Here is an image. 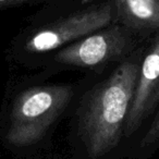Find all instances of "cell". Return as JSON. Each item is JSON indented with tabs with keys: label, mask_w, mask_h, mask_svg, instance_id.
<instances>
[{
	"label": "cell",
	"mask_w": 159,
	"mask_h": 159,
	"mask_svg": "<svg viewBox=\"0 0 159 159\" xmlns=\"http://www.w3.org/2000/svg\"><path fill=\"white\" fill-rule=\"evenodd\" d=\"M111 23L109 0H50L30 16L10 42L6 58L36 72L58 50Z\"/></svg>",
	"instance_id": "2"
},
{
	"label": "cell",
	"mask_w": 159,
	"mask_h": 159,
	"mask_svg": "<svg viewBox=\"0 0 159 159\" xmlns=\"http://www.w3.org/2000/svg\"><path fill=\"white\" fill-rule=\"evenodd\" d=\"M143 44L130 57L102 74H89L73 108L75 135L89 158L106 156L124 137Z\"/></svg>",
	"instance_id": "1"
},
{
	"label": "cell",
	"mask_w": 159,
	"mask_h": 159,
	"mask_svg": "<svg viewBox=\"0 0 159 159\" xmlns=\"http://www.w3.org/2000/svg\"><path fill=\"white\" fill-rule=\"evenodd\" d=\"M89 74L73 82H53L35 72L9 81L5 96L6 142L12 147H32L72 112Z\"/></svg>",
	"instance_id": "3"
},
{
	"label": "cell",
	"mask_w": 159,
	"mask_h": 159,
	"mask_svg": "<svg viewBox=\"0 0 159 159\" xmlns=\"http://www.w3.org/2000/svg\"><path fill=\"white\" fill-rule=\"evenodd\" d=\"M50 0H0V10H8L13 8L31 5H43Z\"/></svg>",
	"instance_id": "8"
},
{
	"label": "cell",
	"mask_w": 159,
	"mask_h": 159,
	"mask_svg": "<svg viewBox=\"0 0 159 159\" xmlns=\"http://www.w3.org/2000/svg\"><path fill=\"white\" fill-rule=\"evenodd\" d=\"M113 23L147 39L159 32V0H109Z\"/></svg>",
	"instance_id": "6"
},
{
	"label": "cell",
	"mask_w": 159,
	"mask_h": 159,
	"mask_svg": "<svg viewBox=\"0 0 159 159\" xmlns=\"http://www.w3.org/2000/svg\"><path fill=\"white\" fill-rule=\"evenodd\" d=\"M144 40L126 27L111 23L58 50L36 72L49 79L68 71L102 74L130 57Z\"/></svg>",
	"instance_id": "4"
},
{
	"label": "cell",
	"mask_w": 159,
	"mask_h": 159,
	"mask_svg": "<svg viewBox=\"0 0 159 159\" xmlns=\"http://www.w3.org/2000/svg\"><path fill=\"white\" fill-rule=\"evenodd\" d=\"M159 143V107L156 113L150 120L146 132L144 133L143 137L139 142L141 148H149Z\"/></svg>",
	"instance_id": "7"
},
{
	"label": "cell",
	"mask_w": 159,
	"mask_h": 159,
	"mask_svg": "<svg viewBox=\"0 0 159 159\" xmlns=\"http://www.w3.org/2000/svg\"><path fill=\"white\" fill-rule=\"evenodd\" d=\"M159 107V32L145 39L136 84L124 124V137L134 135Z\"/></svg>",
	"instance_id": "5"
}]
</instances>
